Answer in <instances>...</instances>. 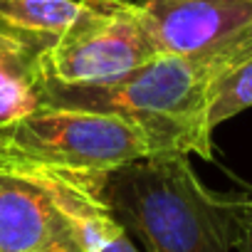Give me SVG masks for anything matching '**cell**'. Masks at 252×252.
<instances>
[{"label": "cell", "instance_id": "cell-14", "mask_svg": "<svg viewBox=\"0 0 252 252\" xmlns=\"http://www.w3.org/2000/svg\"><path fill=\"white\" fill-rule=\"evenodd\" d=\"M0 168L5 171H18V161L13 158L10 149H8V141H5V134L0 131Z\"/></svg>", "mask_w": 252, "mask_h": 252}, {"label": "cell", "instance_id": "cell-1", "mask_svg": "<svg viewBox=\"0 0 252 252\" xmlns=\"http://www.w3.org/2000/svg\"><path fill=\"white\" fill-rule=\"evenodd\" d=\"M247 52H252V32L203 55H158L104 87H64L40 79L37 94L47 106L111 111L134 121L149 136L154 154H198L213 161L210 99L222 74Z\"/></svg>", "mask_w": 252, "mask_h": 252}, {"label": "cell", "instance_id": "cell-16", "mask_svg": "<svg viewBox=\"0 0 252 252\" xmlns=\"http://www.w3.org/2000/svg\"><path fill=\"white\" fill-rule=\"evenodd\" d=\"M242 193H245V195H247V198H250V200H252V186H247V188H245V190H242Z\"/></svg>", "mask_w": 252, "mask_h": 252}, {"label": "cell", "instance_id": "cell-11", "mask_svg": "<svg viewBox=\"0 0 252 252\" xmlns=\"http://www.w3.org/2000/svg\"><path fill=\"white\" fill-rule=\"evenodd\" d=\"M42 106L35 84H0V131L28 119Z\"/></svg>", "mask_w": 252, "mask_h": 252}, {"label": "cell", "instance_id": "cell-13", "mask_svg": "<svg viewBox=\"0 0 252 252\" xmlns=\"http://www.w3.org/2000/svg\"><path fill=\"white\" fill-rule=\"evenodd\" d=\"M30 252H87L79 240H57V242H50V245H42V247H35Z\"/></svg>", "mask_w": 252, "mask_h": 252}, {"label": "cell", "instance_id": "cell-3", "mask_svg": "<svg viewBox=\"0 0 252 252\" xmlns=\"http://www.w3.org/2000/svg\"><path fill=\"white\" fill-rule=\"evenodd\" d=\"M8 149L23 168L60 173H104L154 154L149 136L129 119L111 111L47 106L3 129Z\"/></svg>", "mask_w": 252, "mask_h": 252}, {"label": "cell", "instance_id": "cell-7", "mask_svg": "<svg viewBox=\"0 0 252 252\" xmlns=\"http://www.w3.org/2000/svg\"><path fill=\"white\" fill-rule=\"evenodd\" d=\"M20 173L45 188V193L67 218L74 237L87 252H139L126 227L109 210V205L96 198L79 176L50 168H23Z\"/></svg>", "mask_w": 252, "mask_h": 252}, {"label": "cell", "instance_id": "cell-9", "mask_svg": "<svg viewBox=\"0 0 252 252\" xmlns=\"http://www.w3.org/2000/svg\"><path fill=\"white\" fill-rule=\"evenodd\" d=\"M250 106H252V52H247L215 84L208 109V126L215 131L220 124H225L227 119L237 116Z\"/></svg>", "mask_w": 252, "mask_h": 252}, {"label": "cell", "instance_id": "cell-6", "mask_svg": "<svg viewBox=\"0 0 252 252\" xmlns=\"http://www.w3.org/2000/svg\"><path fill=\"white\" fill-rule=\"evenodd\" d=\"M72 237V225L42 186L20 171L0 168V252H30Z\"/></svg>", "mask_w": 252, "mask_h": 252}, {"label": "cell", "instance_id": "cell-10", "mask_svg": "<svg viewBox=\"0 0 252 252\" xmlns=\"http://www.w3.org/2000/svg\"><path fill=\"white\" fill-rule=\"evenodd\" d=\"M40 79V55L13 37L0 35V84H35Z\"/></svg>", "mask_w": 252, "mask_h": 252}, {"label": "cell", "instance_id": "cell-4", "mask_svg": "<svg viewBox=\"0 0 252 252\" xmlns=\"http://www.w3.org/2000/svg\"><path fill=\"white\" fill-rule=\"evenodd\" d=\"M158 55L139 3L119 0L40 55V79L64 87H104Z\"/></svg>", "mask_w": 252, "mask_h": 252}, {"label": "cell", "instance_id": "cell-2", "mask_svg": "<svg viewBox=\"0 0 252 252\" xmlns=\"http://www.w3.org/2000/svg\"><path fill=\"white\" fill-rule=\"evenodd\" d=\"M149 252H235L242 200L203 186L186 154H151L79 176Z\"/></svg>", "mask_w": 252, "mask_h": 252}, {"label": "cell", "instance_id": "cell-5", "mask_svg": "<svg viewBox=\"0 0 252 252\" xmlns=\"http://www.w3.org/2000/svg\"><path fill=\"white\" fill-rule=\"evenodd\" d=\"M161 55H203L252 32V0H141Z\"/></svg>", "mask_w": 252, "mask_h": 252}, {"label": "cell", "instance_id": "cell-12", "mask_svg": "<svg viewBox=\"0 0 252 252\" xmlns=\"http://www.w3.org/2000/svg\"><path fill=\"white\" fill-rule=\"evenodd\" d=\"M242 200V218H240V240L235 252H252V200L245 193H237Z\"/></svg>", "mask_w": 252, "mask_h": 252}, {"label": "cell", "instance_id": "cell-8", "mask_svg": "<svg viewBox=\"0 0 252 252\" xmlns=\"http://www.w3.org/2000/svg\"><path fill=\"white\" fill-rule=\"evenodd\" d=\"M109 5L82 0H0V35L42 55L77 28L99 18Z\"/></svg>", "mask_w": 252, "mask_h": 252}, {"label": "cell", "instance_id": "cell-15", "mask_svg": "<svg viewBox=\"0 0 252 252\" xmlns=\"http://www.w3.org/2000/svg\"><path fill=\"white\" fill-rule=\"evenodd\" d=\"M82 3H119V0H82Z\"/></svg>", "mask_w": 252, "mask_h": 252}]
</instances>
